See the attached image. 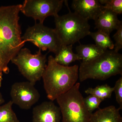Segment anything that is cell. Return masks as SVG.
I'll return each instance as SVG.
<instances>
[{"label": "cell", "mask_w": 122, "mask_h": 122, "mask_svg": "<svg viewBox=\"0 0 122 122\" xmlns=\"http://www.w3.org/2000/svg\"><path fill=\"white\" fill-rule=\"evenodd\" d=\"M21 4L0 7V87L3 74L10 72L8 64L25 45L19 24Z\"/></svg>", "instance_id": "6da1fadb"}, {"label": "cell", "mask_w": 122, "mask_h": 122, "mask_svg": "<svg viewBox=\"0 0 122 122\" xmlns=\"http://www.w3.org/2000/svg\"><path fill=\"white\" fill-rule=\"evenodd\" d=\"M42 78L47 97L53 102L66 93L77 83L79 78L78 65L64 66L56 62L52 55L48 58Z\"/></svg>", "instance_id": "7a4b0ae2"}, {"label": "cell", "mask_w": 122, "mask_h": 122, "mask_svg": "<svg viewBox=\"0 0 122 122\" xmlns=\"http://www.w3.org/2000/svg\"><path fill=\"white\" fill-rule=\"evenodd\" d=\"M117 75H122V55L114 50H105L93 60L82 62L79 68L81 82L88 79L105 81Z\"/></svg>", "instance_id": "3957f363"}, {"label": "cell", "mask_w": 122, "mask_h": 122, "mask_svg": "<svg viewBox=\"0 0 122 122\" xmlns=\"http://www.w3.org/2000/svg\"><path fill=\"white\" fill-rule=\"evenodd\" d=\"M56 32L63 45H73L89 35L90 26L88 20L75 12L54 17Z\"/></svg>", "instance_id": "277c9868"}, {"label": "cell", "mask_w": 122, "mask_h": 122, "mask_svg": "<svg viewBox=\"0 0 122 122\" xmlns=\"http://www.w3.org/2000/svg\"><path fill=\"white\" fill-rule=\"evenodd\" d=\"M80 83L56 99L62 116V122H90L92 113L87 110L79 90Z\"/></svg>", "instance_id": "5b68a950"}, {"label": "cell", "mask_w": 122, "mask_h": 122, "mask_svg": "<svg viewBox=\"0 0 122 122\" xmlns=\"http://www.w3.org/2000/svg\"><path fill=\"white\" fill-rule=\"evenodd\" d=\"M46 54L39 49L32 54L28 48H22L11 61L18 68L20 73L32 85L40 81L46 66Z\"/></svg>", "instance_id": "8992f818"}, {"label": "cell", "mask_w": 122, "mask_h": 122, "mask_svg": "<svg viewBox=\"0 0 122 122\" xmlns=\"http://www.w3.org/2000/svg\"><path fill=\"white\" fill-rule=\"evenodd\" d=\"M22 39L25 42L30 41L42 51L48 50L57 54L62 42L55 29L51 28L41 23H35L26 29Z\"/></svg>", "instance_id": "52a82bcc"}, {"label": "cell", "mask_w": 122, "mask_h": 122, "mask_svg": "<svg viewBox=\"0 0 122 122\" xmlns=\"http://www.w3.org/2000/svg\"><path fill=\"white\" fill-rule=\"evenodd\" d=\"M64 2V0H25L21 4L20 12L43 24L48 17L58 15Z\"/></svg>", "instance_id": "ba28073f"}, {"label": "cell", "mask_w": 122, "mask_h": 122, "mask_svg": "<svg viewBox=\"0 0 122 122\" xmlns=\"http://www.w3.org/2000/svg\"><path fill=\"white\" fill-rule=\"evenodd\" d=\"M10 96L13 104L25 110L30 109L40 98L39 92L28 81L13 83L11 86Z\"/></svg>", "instance_id": "9c48e42d"}, {"label": "cell", "mask_w": 122, "mask_h": 122, "mask_svg": "<svg viewBox=\"0 0 122 122\" xmlns=\"http://www.w3.org/2000/svg\"><path fill=\"white\" fill-rule=\"evenodd\" d=\"M59 107L52 101L43 102L34 107L32 122H61Z\"/></svg>", "instance_id": "30bf717a"}, {"label": "cell", "mask_w": 122, "mask_h": 122, "mask_svg": "<svg viewBox=\"0 0 122 122\" xmlns=\"http://www.w3.org/2000/svg\"><path fill=\"white\" fill-rule=\"evenodd\" d=\"M72 7L74 12L88 20H95L104 9L99 0H73Z\"/></svg>", "instance_id": "8fae6325"}, {"label": "cell", "mask_w": 122, "mask_h": 122, "mask_svg": "<svg viewBox=\"0 0 122 122\" xmlns=\"http://www.w3.org/2000/svg\"><path fill=\"white\" fill-rule=\"evenodd\" d=\"M95 28L110 34L122 25V21L119 20L118 15L109 10L104 9L95 20Z\"/></svg>", "instance_id": "7c38bea8"}, {"label": "cell", "mask_w": 122, "mask_h": 122, "mask_svg": "<svg viewBox=\"0 0 122 122\" xmlns=\"http://www.w3.org/2000/svg\"><path fill=\"white\" fill-rule=\"evenodd\" d=\"M120 110L113 106L99 108L92 114L90 122H122Z\"/></svg>", "instance_id": "4fadbf2b"}, {"label": "cell", "mask_w": 122, "mask_h": 122, "mask_svg": "<svg viewBox=\"0 0 122 122\" xmlns=\"http://www.w3.org/2000/svg\"><path fill=\"white\" fill-rule=\"evenodd\" d=\"M76 53L82 62L91 61L104 52L103 50L94 44H80L76 47Z\"/></svg>", "instance_id": "5bb4252c"}, {"label": "cell", "mask_w": 122, "mask_h": 122, "mask_svg": "<svg viewBox=\"0 0 122 122\" xmlns=\"http://www.w3.org/2000/svg\"><path fill=\"white\" fill-rule=\"evenodd\" d=\"M73 45L62 46L54 57L57 63L61 65L67 66H69L72 62L81 60L77 54L73 52Z\"/></svg>", "instance_id": "9a60e30c"}, {"label": "cell", "mask_w": 122, "mask_h": 122, "mask_svg": "<svg viewBox=\"0 0 122 122\" xmlns=\"http://www.w3.org/2000/svg\"><path fill=\"white\" fill-rule=\"evenodd\" d=\"M95 45L104 50H113L114 44L110 36V34L103 30H98L95 32L90 33Z\"/></svg>", "instance_id": "2e32d148"}, {"label": "cell", "mask_w": 122, "mask_h": 122, "mask_svg": "<svg viewBox=\"0 0 122 122\" xmlns=\"http://www.w3.org/2000/svg\"><path fill=\"white\" fill-rule=\"evenodd\" d=\"M13 102L11 100L0 106V122H20L12 109Z\"/></svg>", "instance_id": "e0dca14e"}, {"label": "cell", "mask_w": 122, "mask_h": 122, "mask_svg": "<svg viewBox=\"0 0 122 122\" xmlns=\"http://www.w3.org/2000/svg\"><path fill=\"white\" fill-rule=\"evenodd\" d=\"M114 90V87H111L107 85L98 86L95 88L89 87L85 91L87 94L96 96L99 98L105 100L111 97Z\"/></svg>", "instance_id": "ac0fdd59"}, {"label": "cell", "mask_w": 122, "mask_h": 122, "mask_svg": "<svg viewBox=\"0 0 122 122\" xmlns=\"http://www.w3.org/2000/svg\"><path fill=\"white\" fill-rule=\"evenodd\" d=\"M104 9L109 10L117 15L122 13V0H99Z\"/></svg>", "instance_id": "d6986e66"}, {"label": "cell", "mask_w": 122, "mask_h": 122, "mask_svg": "<svg viewBox=\"0 0 122 122\" xmlns=\"http://www.w3.org/2000/svg\"><path fill=\"white\" fill-rule=\"evenodd\" d=\"M83 101L87 110L90 113H92L95 110L99 109V105L104 100L96 96L90 95L84 98Z\"/></svg>", "instance_id": "ffe728a7"}, {"label": "cell", "mask_w": 122, "mask_h": 122, "mask_svg": "<svg viewBox=\"0 0 122 122\" xmlns=\"http://www.w3.org/2000/svg\"><path fill=\"white\" fill-rule=\"evenodd\" d=\"M114 92L115 94L116 102L119 106L120 110L122 109V76L116 82Z\"/></svg>", "instance_id": "44dd1931"}, {"label": "cell", "mask_w": 122, "mask_h": 122, "mask_svg": "<svg viewBox=\"0 0 122 122\" xmlns=\"http://www.w3.org/2000/svg\"><path fill=\"white\" fill-rule=\"evenodd\" d=\"M113 38L115 42L113 50L116 52L118 53L122 48V25L117 30Z\"/></svg>", "instance_id": "7402d4cb"}, {"label": "cell", "mask_w": 122, "mask_h": 122, "mask_svg": "<svg viewBox=\"0 0 122 122\" xmlns=\"http://www.w3.org/2000/svg\"><path fill=\"white\" fill-rule=\"evenodd\" d=\"M5 100L3 98L2 94L0 92V106H1L3 103H4Z\"/></svg>", "instance_id": "603a6c76"}]
</instances>
